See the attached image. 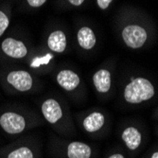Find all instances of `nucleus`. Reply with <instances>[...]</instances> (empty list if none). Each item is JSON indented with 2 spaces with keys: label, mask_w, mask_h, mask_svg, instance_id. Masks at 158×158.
Returning a JSON list of instances; mask_svg holds the SVG:
<instances>
[{
  "label": "nucleus",
  "mask_w": 158,
  "mask_h": 158,
  "mask_svg": "<svg viewBox=\"0 0 158 158\" xmlns=\"http://www.w3.org/2000/svg\"><path fill=\"white\" fill-rule=\"evenodd\" d=\"M1 81L7 90L15 93L31 92L35 86L32 74L24 69H12L2 72Z\"/></svg>",
  "instance_id": "1"
},
{
  "label": "nucleus",
  "mask_w": 158,
  "mask_h": 158,
  "mask_svg": "<svg viewBox=\"0 0 158 158\" xmlns=\"http://www.w3.org/2000/svg\"><path fill=\"white\" fill-rule=\"evenodd\" d=\"M154 95V87L152 82L145 78L133 79L124 90L125 100L129 103L138 104L151 99Z\"/></svg>",
  "instance_id": "2"
},
{
  "label": "nucleus",
  "mask_w": 158,
  "mask_h": 158,
  "mask_svg": "<svg viewBox=\"0 0 158 158\" xmlns=\"http://www.w3.org/2000/svg\"><path fill=\"white\" fill-rule=\"evenodd\" d=\"M30 120L26 114L17 111H4L0 114V127L2 130L11 135L24 133L30 127Z\"/></svg>",
  "instance_id": "3"
},
{
  "label": "nucleus",
  "mask_w": 158,
  "mask_h": 158,
  "mask_svg": "<svg viewBox=\"0 0 158 158\" xmlns=\"http://www.w3.org/2000/svg\"><path fill=\"white\" fill-rule=\"evenodd\" d=\"M0 50L9 59L24 60L28 54V48L26 44L13 37L5 38L0 45Z\"/></svg>",
  "instance_id": "4"
},
{
  "label": "nucleus",
  "mask_w": 158,
  "mask_h": 158,
  "mask_svg": "<svg viewBox=\"0 0 158 158\" xmlns=\"http://www.w3.org/2000/svg\"><path fill=\"white\" fill-rule=\"evenodd\" d=\"M122 38L126 45L131 48H139L145 44L147 32L139 26H128L122 31Z\"/></svg>",
  "instance_id": "5"
},
{
  "label": "nucleus",
  "mask_w": 158,
  "mask_h": 158,
  "mask_svg": "<svg viewBox=\"0 0 158 158\" xmlns=\"http://www.w3.org/2000/svg\"><path fill=\"white\" fill-rule=\"evenodd\" d=\"M41 112L44 118L49 124H56L63 118V109L60 103L54 98H47L41 105Z\"/></svg>",
  "instance_id": "6"
},
{
  "label": "nucleus",
  "mask_w": 158,
  "mask_h": 158,
  "mask_svg": "<svg viewBox=\"0 0 158 158\" xmlns=\"http://www.w3.org/2000/svg\"><path fill=\"white\" fill-rule=\"evenodd\" d=\"M56 81L60 87L67 92L74 91L81 83L79 75L69 69L61 70L60 72H58L56 76Z\"/></svg>",
  "instance_id": "7"
},
{
  "label": "nucleus",
  "mask_w": 158,
  "mask_h": 158,
  "mask_svg": "<svg viewBox=\"0 0 158 158\" xmlns=\"http://www.w3.org/2000/svg\"><path fill=\"white\" fill-rule=\"evenodd\" d=\"M92 150L89 145L81 141H73L66 147V156L68 158H90Z\"/></svg>",
  "instance_id": "8"
},
{
  "label": "nucleus",
  "mask_w": 158,
  "mask_h": 158,
  "mask_svg": "<svg viewBox=\"0 0 158 158\" xmlns=\"http://www.w3.org/2000/svg\"><path fill=\"white\" fill-rule=\"evenodd\" d=\"M93 83L98 93H107L111 88V73L106 69L98 70L93 75Z\"/></svg>",
  "instance_id": "9"
},
{
  "label": "nucleus",
  "mask_w": 158,
  "mask_h": 158,
  "mask_svg": "<svg viewBox=\"0 0 158 158\" xmlns=\"http://www.w3.org/2000/svg\"><path fill=\"white\" fill-rule=\"evenodd\" d=\"M105 122L103 114L100 112H93L82 121V127L87 133H95L102 128Z\"/></svg>",
  "instance_id": "10"
},
{
  "label": "nucleus",
  "mask_w": 158,
  "mask_h": 158,
  "mask_svg": "<svg viewBox=\"0 0 158 158\" xmlns=\"http://www.w3.org/2000/svg\"><path fill=\"white\" fill-rule=\"evenodd\" d=\"M122 139L129 150H136L142 141V136L140 132L135 127H128L122 133Z\"/></svg>",
  "instance_id": "11"
},
{
  "label": "nucleus",
  "mask_w": 158,
  "mask_h": 158,
  "mask_svg": "<svg viewBox=\"0 0 158 158\" xmlns=\"http://www.w3.org/2000/svg\"><path fill=\"white\" fill-rule=\"evenodd\" d=\"M48 48L57 53H62L66 48V37L62 31H55L51 32L48 38Z\"/></svg>",
  "instance_id": "12"
},
{
  "label": "nucleus",
  "mask_w": 158,
  "mask_h": 158,
  "mask_svg": "<svg viewBox=\"0 0 158 158\" xmlns=\"http://www.w3.org/2000/svg\"><path fill=\"white\" fill-rule=\"evenodd\" d=\"M78 43L83 49L89 50L96 45V36L94 31L88 27H82L80 28L77 34Z\"/></svg>",
  "instance_id": "13"
},
{
  "label": "nucleus",
  "mask_w": 158,
  "mask_h": 158,
  "mask_svg": "<svg viewBox=\"0 0 158 158\" xmlns=\"http://www.w3.org/2000/svg\"><path fill=\"white\" fill-rule=\"evenodd\" d=\"M5 158H35L33 150L27 145H19L9 150L5 153Z\"/></svg>",
  "instance_id": "14"
},
{
  "label": "nucleus",
  "mask_w": 158,
  "mask_h": 158,
  "mask_svg": "<svg viewBox=\"0 0 158 158\" xmlns=\"http://www.w3.org/2000/svg\"><path fill=\"white\" fill-rule=\"evenodd\" d=\"M10 20V18L9 10L0 8V37L5 33L7 28L9 27Z\"/></svg>",
  "instance_id": "15"
},
{
  "label": "nucleus",
  "mask_w": 158,
  "mask_h": 158,
  "mask_svg": "<svg viewBox=\"0 0 158 158\" xmlns=\"http://www.w3.org/2000/svg\"><path fill=\"white\" fill-rule=\"evenodd\" d=\"M47 2V0H27V5L31 8H39Z\"/></svg>",
  "instance_id": "16"
},
{
  "label": "nucleus",
  "mask_w": 158,
  "mask_h": 158,
  "mask_svg": "<svg viewBox=\"0 0 158 158\" xmlns=\"http://www.w3.org/2000/svg\"><path fill=\"white\" fill-rule=\"evenodd\" d=\"M97 2H98V5L100 9L106 10L109 7V5L111 4L112 0H97Z\"/></svg>",
  "instance_id": "17"
},
{
  "label": "nucleus",
  "mask_w": 158,
  "mask_h": 158,
  "mask_svg": "<svg viewBox=\"0 0 158 158\" xmlns=\"http://www.w3.org/2000/svg\"><path fill=\"white\" fill-rule=\"evenodd\" d=\"M68 2L73 6H81L84 2V0H68Z\"/></svg>",
  "instance_id": "18"
},
{
  "label": "nucleus",
  "mask_w": 158,
  "mask_h": 158,
  "mask_svg": "<svg viewBox=\"0 0 158 158\" xmlns=\"http://www.w3.org/2000/svg\"><path fill=\"white\" fill-rule=\"evenodd\" d=\"M108 158H124V156H123L122 154L117 153V154H113V155H110Z\"/></svg>",
  "instance_id": "19"
},
{
  "label": "nucleus",
  "mask_w": 158,
  "mask_h": 158,
  "mask_svg": "<svg viewBox=\"0 0 158 158\" xmlns=\"http://www.w3.org/2000/svg\"><path fill=\"white\" fill-rule=\"evenodd\" d=\"M151 158H158V152H154V153L152 155V157H151Z\"/></svg>",
  "instance_id": "20"
}]
</instances>
